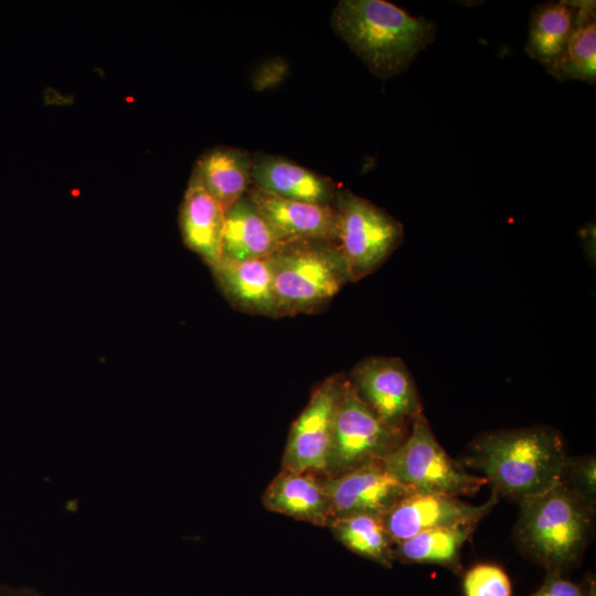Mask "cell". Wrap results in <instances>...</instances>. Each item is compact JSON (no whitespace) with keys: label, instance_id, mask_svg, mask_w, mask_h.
I'll list each match as a JSON object with an SVG mask.
<instances>
[{"label":"cell","instance_id":"1","mask_svg":"<svg viewBox=\"0 0 596 596\" xmlns=\"http://www.w3.org/2000/svg\"><path fill=\"white\" fill-rule=\"evenodd\" d=\"M567 457L558 430L533 425L480 434L459 462L478 470L499 498L520 502L558 483Z\"/></svg>","mask_w":596,"mask_h":596},{"label":"cell","instance_id":"2","mask_svg":"<svg viewBox=\"0 0 596 596\" xmlns=\"http://www.w3.org/2000/svg\"><path fill=\"white\" fill-rule=\"evenodd\" d=\"M339 38L381 79L405 72L436 36V24L385 0H341L331 14Z\"/></svg>","mask_w":596,"mask_h":596},{"label":"cell","instance_id":"3","mask_svg":"<svg viewBox=\"0 0 596 596\" xmlns=\"http://www.w3.org/2000/svg\"><path fill=\"white\" fill-rule=\"evenodd\" d=\"M519 503L513 529L519 551L546 572L577 564L592 538L595 510L561 481Z\"/></svg>","mask_w":596,"mask_h":596},{"label":"cell","instance_id":"4","mask_svg":"<svg viewBox=\"0 0 596 596\" xmlns=\"http://www.w3.org/2000/svg\"><path fill=\"white\" fill-rule=\"evenodd\" d=\"M269 259L278 317L315 312L351 281L337 242L285 243Z\"/></svg>","mask_w":596,"mask_h":596},{"label":"cell","instance_id":"5","mask_svg":"<svg viewBox=\"0 0 596 596\" xmlns=\"http://www.w3.org/2000/svg\"><path fill=\"white\" fill-rule=\"evenodd\" d=\"M387 471L413 492L467 497L487 480L466 470L437 440L424 415H417L403 443L382 459Z\"/></svg>","mask_w":596,"mask_h":596},{"label":"cell","instance_id":"6","mask_svg":"<svg viewBox=\"0 0 596 596\" xmlns=\"http://www.w3.org/2000/svg\"><path fill=\"white\" fill-rule=\"evenodd\" d=\"M338 245L348 265L350 280L376 270L402 244L403 224L382 207L348 189H338Z\"/></svg>","mask_w":596,"mask_h":596},{"label":"cell","instance_id":"7","mask_svg":"<svg viewBox=\"0 0 596 596\" xmlns=\"http://www.w3.org/2000/svg\"><path fill=\"white\" fill-rule=\"evenodd\" d=\"M409 427L383 421L356 395L347 377L323 477H337L368 462L382 460L403 443Z\"/></svg>","mask_w":596,"mask_h":596},{"label":"cell","instance_id":"8","mask_svg":"<svg viewBox=\"0 0 596 596\" xmlns=\"http://www.w3.org/2000/svg\"><path fill=\"white\" fill-rule=\"evenodd\" d=\"M347 377L334 374L318 384L292 423L283 455V468L324 476L337 411Z\"/></svg>","mask_w":596,"mask_h":596},{"label":"cell","instance_id":"9","mask_svg":"<svg viewBox=\"0 0 596 596\" xmlns=\"http://www.w3.org/2000/svg\"><path fill=\"white\" fill-rule=\"evenodd\" d=\"M348 380L356 395L391 425L409 427L424 413L415 381L400 358H365L355 364Z\"/></svg>","mask_w":596,"mask_h":596},{"label":"cell","instance_id":"10","mask_svg":"<svg viewBox=\"0 0 596 596\" xmlns=\"http://www.w3.org/2000/svg\"><path fill=\"white\" fill-rule=\"evenodd\" d=\"M498 501L499 496L493 491L480 505L457 497L412 492L396 502L383 521L392 541L397 544L430 529L478 525Z\"/></svg>","mask_w":596,"mask_h":596},{"label":"cell","instance_id":"11","mask_svg":"<svg viewBox=\"0 0 596 596\" xmlns=\"http://www.w3.org/2000/svg\"><path fill=\"white\" fill-rule=\"evenodd\" d=\"M333 518L352 514L384 517L413 491L395 479L382 460L362 465L337 477H322Z\"/></svg>","mask_w":596,"mask_h":596},{"label":"cell","instance_id":"12","mask_svg":"<svg viewBox=\"0 0 596 596\" xmlns=\"http://www.w3.org/2000/svg\"><path fill=\"white\" fill-rule=\"evenodd\" d=\"M245 196L268 222L279 240L329 241L338 243L336 205H320L284 199L251 185Z\"/></svg>","mask_w":596,"mask_h":596},{"label":"cell","instance_id":"13","mask_svg":"<svg viewBox=\"0 0 596 596\" xmlns=\"http://www.w3.org/2000/svg\"><path fill=\"white\" fill-rule=\"evenodd\" d=\"M252 187L294 201L332 205L338 191L330 178L280 156H252Z\"/></svg>","mask_w":596,"mask_h":596},{"label":"cell","instance_id":"14","mask_svg":"<svg viewBox=\"0 0 596 596\" xmlns=\"http://www.w3.org/2000/svg\"><path fill=\"white\" fill-rule=\"evenodd\" d=\"M264 507L275 513L327 528L333 519L321 476L283 468L265 489Z\"/></svg>","mask_w":596,"mask_h":596},{"label":"cell","instance_id":"15","mask_svg":"<svg viewBox=\"0 0 596 596\" xmlns=\"http://www.w3.org/2000/svg\"><path fill=\"white\" fill-rule=\"evenodd\" d=\"M211 269L221 291L235 308L252 315L278 317L269 257L221 259Z\"/></svg>","mask_w":596,"mask_h":596},{"label":"cell","instance_id":"16","mask_svg":"<svg viewBox=\"0 0 596 596\" xmlns=\"http://www.w3.org/2000/svg\"><path fill=\"white\" fill-rule=\"evenodd\" d=\"M252 155L235 147H217L204 153L195 164L191 180L230 210L252 185Z\"/></svg>","mask_w":596,"mask_h":596},{"label":"cell","instance_id":"17","mask_svg":"<svg viewBox=\"0 0 596 596\" xmlns=\"http://www.w3.org/2000/svg\"><path fill=\"white\" fill-rule=\"evenodd\" d=\"M224 222L221 204L190 180L180 210L182 238L211 268L221 260Z\"/></svg>","mask_w":596,"mask_h":596},{"label":"cell","instance_id":"18","mask_svg":"<svg viewBox=\"0 0 596 596\" xmlns=\"http://www.w3.org/2000/svg\"><path fill=\"white\" fill-rule=\"evenodd\" d=\"M281 245L275 231L246 196L226 211L221 259L238 262L269 257Z\"/></svg>","mask_w":596,"mask_h":596},{"label":"cell","instance_id":"19","mask_svg":"<svg viewBox=\"0 0 596 596\" xmlns=\"http://www.w3.org/2000/svg\"><path fill=\"white\" fill-rule=\"evenodd\" d=\"M577 2L554 1L536 6L531 13L526 54L550 70L561 57L573 31Z\"/></svg>","mask_w":596,"mask_h":596},{"label":"cell","instance_id":"20","mask_svg":"<svg viewBox=\"0 0 596 596\" xmlns=\"http://www.w3.org/2000/svg\"><path fill=\"white\" fill-rule=\"evenodd\" d=\"M477 525H458L423 531L395 544V560L403 563L434 564L462 572L461 549Z\"/></svg>","mask_w":596,"mask_h":596},{"label":"cell","instance_id":"21","mask_svg":"<svg viewBox=\"0 0 596 596\" xmlns=\"http://www.w3.org/2000/svg\"><path fill=\"white\" fill-rule=\"evenodd\" d=\"M547 72L557 79L596 82L595 4L577 3L575 24L558 61Z\"/></svg>","mask_w":596,"mask_h":596},{"label":"cell","instance_id":"22","mask_svg":"<svg viewBox=\"0 0 596 596\" xmlns=\"http://www.w3.org/2000/svg\"><path fill=\"white\" fill-rule=\"evenodd\" d=\"M327 528L334 539L351 552L384 567H392L395 561V544L385 528L383 517L374 514L337 517Z\"/></svg>","mask_w":596,"mask_h":596},{"label":"cell","instance_id":"23","mask_svg":"<svg viewBox=\"0 0 596 596\" xmlns=\"http://www.w3.org/2000/svg\"><path fill=\"white\" fill-rule=\"evenodd\" d=\"M462 590L465 596H512L509 576L494 564H478L468 570Z\"/></svg>","mask_w":596,"mask_h":596},{"label":"cell","instance_id":"24","mask_svg":"<svg viewBox=\"0 0 596 596\" xmlns=\"http://www.w3.org/2000/svg\"><path fill=\"white\" fill-rule=\"evenodd\" d=\"M560 481L596 510V459L594 455L567 457Z\"/></svg>","mask_w":596,"mask_h":596},{"label":"cell","instance_id":"25","mask_svg":"<svg viewBox=\"0 0 596 596\" xmlns=\"http://www.w3.org/2000/svg\"><path fill=\"white\" fill-rule=\"evenodd\" d=\"M595 590L592 578L583 585L567 579L561 572H546L542 585L529 596H595Z\"/></svg>","mask_w":596,"mask_h":596},{"label":"cell","instance_id":"26","mask_svg":"<svg viewBox=\"0 0 596 596\" xmlns=\"http://www.w3.org/2000/svg\"><path fill=\"white\" fill-rule=\"evenodd\" d=\"M0 596H44L34 588L0 584Z\"/></svg>","mask_w":596,"mask_h":596}]
</instances>
